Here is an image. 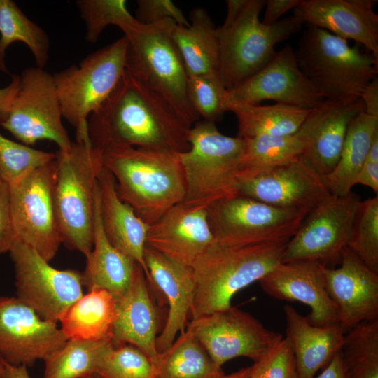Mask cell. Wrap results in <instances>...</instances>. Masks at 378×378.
Segmentation results:
<instances>
[{"mask_svg": "<svg viewBox=\"0 0 378 378\" xmlns=\"http://www.w3.org/2000/svg\"><path fill=\"white\" fill-rule=\"evenodd\" d=\"M307 214L241 195L220 200L207 207L213 244L221 246L288 241Z\"/></svg>", "mask_w": 378, "mask_h": 378, "instance_id": "10", "label": "cell"}, {"mask_svg": "<svg viewBox=\"0 0 378 378\" xmlns=\"http://www.w3.org/2000/svg\"><path fill=\"white\" fill-rule=\"evenodd\" d=\"M97 184L101 223L106 237L115 248L142 267L148 280L144 249L149 225L122 201L113 175L104 167Z\"/></svg>", "mask_w": 378, "mask_h": 378, "instance_id": "26", "label": "cell"}, {"mask_svg": "<svg viewBox=\"0 0 378 378\" xmlns=\"http://www.w3.org/2000/svg\"><path fill=\"white\" fill-rule=\"evenodd\" d=\"M238 122V136H284L297 132L312 110L276 103L249 104L226 100Z\"/></svg>", "mask_w": 378, "mask_h": 378, "instance_id": "32", "label": "cell"}, {"mask_svg": "<svg viewBox=\"0 0 378 378\" xmlns=\"http://www.w3.org/2000/svg\"><path fill=\"white\" fill-rule=\"evenodd\" d=\"M135 14V19L144 24L172 19L178 25H190L181 10L170 0H139Z\"/></svg>", "mask_w": 378, "mask_h": 378, "instance_id": "44", "label": "cell"}, {"mask_svg": "<svg viewBox=\"0 0 378 378\" xmlns=\"http://www.w3.org/2000/svg\"><path fill=\"white\" fill-rule=\"evenodd\" d=\"M20 88V76L12 75L10 83L0 88V122L7 117Z\"/></svg>", "mask_w": 378, "mask_h": 378, "instance_id": "48", "label": "cell"}, {"mask_svg": "<svg viewBox=\"0 0 378 378\" xmlns=\"http://www.w3.org/2000/svg\"><path fill=\"white\" fill-rule=\"evenodd\" d=\"M264 0H248L231 22L217 27L218 76L230 90L262 69L275 55L276 46L299 31L302 22L292 16L267 25L260 20Z\"/></svg>", "mask_w": 378, "mask_h": 378, "instance_id": "8", "label": "cell"}, {"mask_svg": "<svg viewBox=\"0 0 378 378\" xmlns=\"http://www.w3.org/2000/svg\"><path fill=\"white\" fill-rule=\"evenodd\" d=\"M213 242L207 208L182 202L149 225L146 246L191 267Z\"/></svg>", "mask_w": 378, "mask_h": 378, "instance_id": "21", "label": "cell"}, {"mask_svg": "<svg viewBox=\"0 0 378 378\" xmlns=\"http://www.w3.org/2000/svg\"><path fill=\"white\" fill-rule=\"evenodd\" d=\"M287 243L212 244L191 267L195 281L192 319L230 308L238 291L259 281L281 262Z\"/></svg>", "mask_w": 378, "mask_h": 378, "instance_id": "3", "label": "cell"}, {"mask_svg": "<svg viewBox=\"0 0 378 378\" xmlns=\"http://www.w3.org/2000/svg\"><path fill=\"white\" fill-rule=\"evenodd\" d=\"M377 133L378 118L362 111L352 120L336 166L323 176L330 194L344 196L351 192Z\"/></svg>", "mask_w": 378, "mask_h": 378, "instance_id": "31", "label": "cell"}, {"mask_svg": "<svg viewBox=\"0 0 378 378\" xmlns=\"http://www.w3.org/2000/svg\"><path fill=\"white\" fill-rule=\"evenodd\" d=\"M337 268L324 267L327 292L337 307L339 324L346 333L356 326L378 320V274L348 247Z\"/></svg>", "mask_w": 378, "mask_h": 378, "instance_id": "19", "label": "cell"}, {"mask_svg": "<svg viewBox=\"0 0 378 378\" xmlns=\"http://www.w3.org/2000/svg\"><path fill=\"white\" fill-rule=\"evenodd\" d=\"M286 337L290 342L300 378H314L341 350L345 332L340 324L316 326L289 304L283 307Z\"/></svg>", "mask_w": 378, "mask_h": 378, "instance_id": "27", "label": "cell"}, {"mask_svg": "<svg viewBox=\"0 0 378 378\" xmlns=\"http://www.w3.org/2000/svg\"><path fill=\"white\" fill-rule=\"evenodd\" d=\"M85 257L86 265L82 276L83 286L88 291L105 290L114 298L125 293L133 281L138 264L115 248L106 237L101 223L98 188L95 200L94 244L92 251Z\"/></svg>", "mask_w": 378, "mask_h": 378, "instance_id": "28", "label": "cell"}, {"mask_svg": "<svg viewBox=\"0 0 378 378\" xmlns=\"http://www.w3.org/2000/svg\"><path fill=\"white\" fill-rule=\"evenodd\" d=\"M242 139L244 148L239 163V181L267 169L299 158L310 143L298 131L284 136H259Z\"/></svg>", "mask_w": 378, "mask_h": 378, "instance_id": "34", "label": "cell"}, {"mask_svg": "<svg viewBox=\"0 0 378 378\" xmlns=\"http://www.w3.org/2000/svg\"><path fill=\"white\" fill-rule=\"evenodd\" d=\"M114 346L112 340H67L44 361L43 378H83L97 374L104 356Z\"/></svg>", "mask_w": 378, "mask_h": 378, "instance_id": "36", "label": "cell"}, {"mask_svg": "<svg viewBox=\"0 0 378 378\" xmlns=\"http://www.w3.org/2000/svg\"><path fill=\"white\" fill-rule=\"evenodd\" d=\"M360 99L364 105V111L378 118V78L373 80L363 92Z\"/></svg>", "mask_w": 378, "mask_h": 378, "instance_id": "49", "label": "cell"}, {"mask_svg": "<svg viewBox=\"0 0 378 378\" xmlns=\"http://www.w3.org/2000/svg\"><path fill=\"white\" fill-rule=\"evenodd\" d=\"M24 43L31 52L38 67L49 59L50 39L46 31L31 20L11 0H0V71L7 73L5 55L10 44Z\"/></svg>", "mask_w": 378, "mask_h": 378, "instance_id": "35", "label": "cell"}, {"mask_svg": "<svg viewBox=\"0 0 378 378\" xmlns=\"http://www.w3.org/2000/svg\"><path fill=\"white\" fill-rule=\"evenodd\" d=\"M302 0H267L265 1V10L262 22L271 25L279 20V18L285 13L292 8H296Z\"/></svg>", "mask_w": 378, "mask_h": 378, "instance_id": "47", "label": "cell"}, {"mask_svg": "<svg viewBox=\"0 0 378 378\" xmlns=\"http://www.w3.org/2000/svg\"><path fill=\"white\" fill-rule=\"evenodd\" d=\"M66 341L57 323L41 318L16 296H0V362L31 367Z\"/></svg>", "mask_w": 378, "mask_h": 378, "instance_id": "16", "label": "cell"}, {"mask_svg": "<svg viewBox=\"0 0 378 378\" xmlns=\"http://www.w3.org/2000/svg\"><path fill=\"white\" fill-rule=\"evenodd\" d=\"M154 365L130 344L113 346L102 360L97 374L101 378H153Z\"/></svg>", "mask_w": 378, "mask_h": 378, "instance_id": "42", "label": "cell"}, {"mask_svg": "<svg viewBox=\"0 0 378 378\" xmlns=\"http://www.w3.org/2000/svg\"><path fill=\"white\" fill-rule=\"evenodd\" d=\"M124 36L92 52L78 66L53 75L62 116L75 129L76 140L89 139L88 118L108 98L125 70Z\"/></svg>", "mask_w": 378, "mask_h": 378, "instance_id": "9", "label": "cell"}, {"mask_svg": "<svg viewBox=\"0 0 378 378\" xmlns=\"http://www.w3.org/2000/svg\"><path fill=\"white\" fill-rule=\"evenodd\" d=\"M4 365V378H31L27 368L24 365L13 366L2 363Z\"/></svg>", "mask_w": 378, "mask_h": 378, "instance_id": "51", "label": "cell"}, {"mask_svg": "<svg viewBox=\"0 0 378 378\" xmlns=\"http://www.w3.org/2000/svg\"><path fill=\"white\" fill-rule=\"evenodd\" d=\"M56 162L53 200L62 244L86 256L94 244L101 150L90 139L76 140L69 150H58Z\"/></svg>", "mask_w": 378, "mask_h": 378, "instance_id": "4", "label": "cell"}, {"mask_svg": "<svg viewBox=\"0 0 378 378\" xmlns=\"http://www.w3.org/2000/svg\"><path fill=\"white\" fill-rule=\"evenodd\" d=\"M83 378H101V377L99 376H98L97 374H92V375H90V376L83 377Z\"/></svg>", "mask_w": 378, "mask_h": 378, "instance_id": "54", "label": "cell"}, {"mask_svg": "<svg viewBox=\"0 0 378 378\" xmlns=\"http://www.w3.org/2000/svg\"><path fill=\"white\" fill-rule=\"evenodd\" d=\"M188 126L159 94L125 70L108 98L88 118L92 145L159 149L190 148Z\"/></svg>", "mask_w": 378, "mask_h": 378, "instance_id": "1", "label": "cell"}, {"mask_svg": "<svg viewBox=\"0 0 378 378\" xmlns=\"http://www.w3.org/2000/svg\"><path fill=\"white\" fill-rule=\"evenodd\" d=\"M144 260L148 284L162 292L169 305L166 323L156 340V349L160 354L187 327L195 295V281L192 267L176 263L146 246Z\"/></svg>", "mask_w": 378, "mask_h": 378, "instance_id": "24", "label": "cell"}, {"mask_svg": "<svg viewBox=\"0 0 378 378\" xmlns=\"http://www.w3.org/2000/svg\"><path fill=\"white\" fill-rule=\"evenodd\" d=\"M226 100L249 104L273 100L307 110L316 108L326 101L300 70L289 45L276 51L259 71L228 90Z\"/></svg>", "mask_w": 378, "mask_h": 378, "instance_id": "17", "label": "cell"}, {"mask_svg": "<svg viewBox=\"0 0 378 378\" xmlns=\"http://www.w3.org/2000/svg\"><path fill=\"white\" fill-rule=\"evenodd\" d=\"M340 352L345 378H378V320L346 332Z\"/></svg>", "mask_w": 378, "mask_h": 378, "instance_id": "37", "label": "cell"}, {"mask_svg": "<svg viewBox=\"0 0 378 378\" xmlns=\"http://www.w3.org/2000/svg\"><path fill=\"white\" fill-rule=\"evenodd\" d=\"M360 202L352 192L330 194L307 214L288 241L281 262L314 261L328 268L340 262Z\"/></svg>", "mask_w": 378, "mask_h": 378, "instance_id": "14", "label": "cell"}, {"mask_svg": "<svg viewBox=\"0 0 378 378\" xmlns=\"http://www.w3.org/2000/svg\"><path fill=\"white\" fill-rule=\"evenodd\" d=\"M148 282L140 265L128 289L115 298L112 341L115 346L132 345L156 364L158 314L148 291Z\"/></svg>", "mask_w": 378, "mask_h": 378, "instance_id": "25", "label": "cell"}, {"mask_svg": "<svg viewBox=\"0 0 378 378\" xmlns=\"http://www.w3.org/2000/svg\"><path fill=\"white\" fill-rule=\"evenodd\" d=\"M188 27L174 24L172 38L181 56L188 77L217 74L219 46L217 27L206 9L193 8Z\"/></svg>", "mask_w": 378, "mask_h": 378, "instance_id": "29", "label": "cell"}, {"mask_svg": "<svg viewBox=\"0 0 378 378\" xmlns=\"http://www.w3.org/2000/svg\"><path fill=\"white\" fill-rule=\"evenodd\" d=\"M374 0H302L293 16L302 23L354 40L378 56V15Z\"/></svg>", "mask_w": 378, "mask_h": 378, "instance_id": "22", "label": "cell"}, {"mask_svg": "<svg viewBox=\"0 0 378 378\" xmlns=\"http://www.w3.org/2000/svg\"><path fill=\"white\" fill-rule=\"evenodd\" d=\"M62 118L53 75L38 66L29 67L20 75L18 94L0 125L27 146L49 140L65 151L73 142Z\"/></svg>", "mask_w": 378, "mask_h": 378, "instance_id": "11", "label": "cell"}, {"mask_svg": "<svg viewBox=\"0 0 378 378\" xmlns=\"http://www.w3.org/2000/svg\"><path fill=\"white\" fill-rule=\"evenodd\" d=\"M251 367L244 368L229 374H223L220 378H249Z\"/></svg>", "mask_w": 378, "mask_h": 378, "instance_id": "52", "label": "cell"}, {"mask_svg": "<svg viewBox=\"0 0 378 378\" xmlns=\"http://www.w3.org/2000/svg\"><path fill=\"white\" fill-rule=\"evenodd\" d=\"M4 365L1 362H0V378H4Z\"/></svg>", "mask_w": 378, "mask_h": 378, "instance_id": "53", "label": "cell"}, {"mask_svg": "<svg viewBox=\"0 0 378 378\" xmlns=\"http://www.w3.org/2000/svg\"><path fill=\"white\" fill-rule=\"evenodd\" d=\"M323 270V265L314 261L281 262L258 282L272 298L309 307L311 313L306 318L311 324H337V307L327 292Z\"/></svg>", "mask_w": 378, "mask_h": 378, "instance_id": "20", "label": "cell"}, {"mask_svg": "<svg viewBox=\"0 0 378 378\" xmlns=\"http://www.w3.org/2000/svg\"><path fill=\"white\" fill-rule=\"evenodd\" d=\"M186 92L192 107L204 120L216 122L227 111V91L217 74L188 77Z\"/></svg>", "mask_w": 378, "mask_h": 378, "instance_id": "41", "label": "cell"}, {"mask_svg": "<svg viewBox=\"0 0 378 378\" xmlns=\"http://www.w3.org/2000/svg\"><path fill=\"white\" fill-rule=\"evenodd\" d=\"M316 378H345L340 351L334 356L330 362L323 369L322 372Z\"/></svg>", "mask_w": 378, "mask_h": 378, "instance_id": "50", "label": "cell"}, {"mask_svg": "<svg viewBox=\"0 0 378 378\" xmlns=\"http://www.w3.org/2000/svg\"><path fill=\"white\" fill-rule=\"evenodd\" d=\"M9 252L14 264L16 297L41 318L59 322L83 295L82 273L54 268L18 238Z\"/></svg>", "mask_w": 378, "mask_h": 378, "instance_id": "13", "label": "cell"}, {"mask_svg": "<svg viewBox=\"0 0 378 378\" xmlns=\"http://www.w3.org/2000/svg\"><path fill=\"white\" fill-rule=\"evenodd\" d=\"M223 374L222 368L214 363L186 328L167 349L160 354L153 378H220Z\"/></svg>", "mask_w": 378, "mask_h": 378, "instance_id": "33", "label": "cell"}, {"mask_svg": "<svg viewBox=\"0 0 378 378\" xmlns=\"http://www.w3.org/2000/svg\"><path fill=\"white\" fill-rule=\"evenodd\" d=\"M370 187L378 194V139L374 138L371 144L366 160L359 171L355 184Z\"/></svg>", "mask_w": 378, "mask_h": 378, "instance_id": "46", "label": "cell"}, {"mask_svg": "<svg viewBox=\"0 0 378 378\" xmlns=\"http://www.w3.org/2000/svg\"><path fill=\"white\" fill-rule=\"evenodd\" d=\"M16 238L11 214L10 186L0 177V255L10 251Z\"/></svg>", "mask_w": 378, "mask_h": 378, "instance_id": "45", "label": "cell"}, {"mask_svg": "<svg viewBox=\"0 0 378 378\" xmlns=\"http://www.w3.org/2000/svg\"><path fill=\"white\" fill-rule=\"evenodd\" d=\"M364 111L361 99L349 102L326 100L312 110L298 132L310 143L303 158L323 177L336 166L352 120Z\"/></svg>", "mask_w": 378, "mask_h": 378, "instance_id": "23", "label": "cell"}, {"mask_svg": "<svg viewBox=\"0 0 378 378\" xmlns=\"http://www.w3.org/2000/svg\"><path fill=\"white\" fill-rule=\"evenodd\" d=\"M295 55L302 72L330 102L360 99L377 78L378 56L314 26L304 30Z\"/></svg>", "mask_w": 378, "mask_h": 378, "instance_id": "5", "label": "cell"}, {"mask_svg": "<svg viewBox=\"0 0 378 378\" xmlns=\"http://www.w3.org/2000/svg\"><path fill=\"white\" fill-rule=\"evenodd\" d=\"M76 5L85 24V39L90 43L98 41L106 27L114 25L121 29L134 18L125 0H78Z\"/></svg>", "mask_w": 378, "mask_h": 378, "instance_id": "40", "label": "cell"}, {"mask_svg": "<svg viewBox=\"0 0 378 378\" xmlns=\"http://www.w3.org/2000/svg\"><path fill=\"white\" fill-rule=\"evenodd\" d=\"M101 154L119 196L148 225L183 201L186 181L179 153L113 146L101 150Z\"/></svg>", "mask_w": 378, "mask_h": 378, "instance_id": "2", "label": "cell"}, {"mask_svg": "<svg viewBox=\"0 0 378 378\" xmlns=\"http://www.w3.org/2000/svg\"><path fill=\"white\" fill-rule=\"evenodd\" d=\"M55 158V153L13 141L0 133V177L9 185Z\"/></svg>", "mask_w": 378, "mask_h": 378, "instance_id": "39", "label": "cell"}, {"mask_svg": "<svg viewBox=\"0 0 378 378\" xmlns=\"http://www.w3.org/2000/svg\"><path fill=\"white\" fill-rule=\"evenodd\" d=\"M56 171L55 158L9 185L16 237L48 262L62 244L53 200Z\"/></svg>", "mask_w": 378, "mask_h": 378, "instance_id": "12", "label": "cell"}, {"mask_svg": "<svg viewBox=\"0 0 378 378\" xmlns=\"http://www.w3.org/2000/svg\"><path fill=\"white\" fill-rule=\"evenodd\" d=\"M249 378H300L291 344L286 337L253 362Z\"/></svg>", "mask_w": 378, "mask_h": 378, "instance_id": "43", "label": "cell"}, {"mask_svg": "<svg viewBox=\"0 0 378 378\" xmlns=\"http://www.w3.org/2000/svg\"><path fill=\"white\" fill-rule=\"evenodd\" d=\"M190 148L179 153L186 195L183 202L207 208L238 195L244 139L222 134L216 122L198 120L189 130Z\"/></svg>", "mask_w": 378, "mask_h": 378, "instance_id": "7", "label": "cell"}, {"mask_svg": "<svg viewBox=\"0 0 378 378\" xmlns=\"http://www.w3.org/2000/svg\"><path fill=\"white\" fill-rule=\"evenodd\" d=\"M174 24L167 19L144 24L134 18L125 24L121 29L127 41L125 69L162 96L192 127L200 117L187 97L188 75L171 36Z\"/></svg>", "mask_w": 378, "mask_h": 378, "instance_id": "6", "label": "cell"}, {"mask_svg": "<svg viewBox=\"0 0 378 378\" xmlns=\"http://www.w3.org/2000/svg\"><path fill=\"white\" fill-rule=\"evenodd\" d=\"M115 298L108 291L88 292L66 312L59 323L67 340L103 341L112 340Z\"/></svg>", "mask_w": 378, "mask_h": 378, "instance_id": "30", "label": "cell"}, {"mask_svg": "<svg viewBox=\"0 0 378 378\" xmlns=\"http://www.w3.org/2000/svg\"><path fill=\"white\" fill-rule=\"evenodd\" d=\"M348 247L372 271L378 274V197L360 201Z\"/></svg>", "mask_w": 378, "mask_h": 378, "instance_id": "38", "label": "cell"}, {"mask_svg": "<svg viewBox=\"0 0 378 378\" xmlns=\"http://www.w3.org/2000/svg\"><path fill=\"white\" fill-rule=\"evenodd\" d=\"M186 328L220 368L238 357L255 362L283 339L281 334L232 306L193 318Z\"/></svg>", "mask_w": 378, "mask_h": 378, "instance_id": "15", "label": "cell"}, {"mask_svg": "<svg viewBox=\"0 0 378 378\" xmlns=\"http://www.w3.org/2000/svg\"><path fill=\"white\" fill-rule=\"evenodd\" d=\"M330 194L323 177L302 156L241 180L238 192L274 206L307 213Z\"/></svg>", "mask_w": 378, "mask_h": 378, "instance_id": "18", "label": "cell"}]
</instances>
